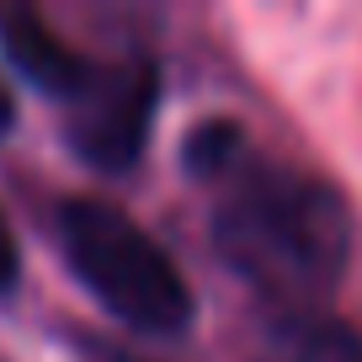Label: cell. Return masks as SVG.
I'll use <instances>...</instances> for the list:
<instances>
[{
  "label": "cell",
  "instance_id": "obj_1",
  "mask_svg": "<svg viewBox=\"0 0 362 362\" xmlns=\"http://www.w3.org/2000/svg\"><path fill=\"white\" fill-rule=\"evenodd\" d=\"M218 187L224 192L214 208V245L245 283L304 309L346 277L357 224L330 181L298 165L256 160L245 149L218 176Z\"/></svg>",
  "mask_w": 362,
  "mask_h": 362
},
{
  "label": "cell",
  "instance_id": "obj_2",
  "mask_svg": "<svg viewBox=\"0 0 362 362\" xmlns=\"http://www.w3.org/2000/svg\"><path fill=\"white\" fill-rule=\"evenodd\" d=\"M59 245L96 304L144 336H181L197 315V298L155 235L107 197L59 203Z\"/></svg>",
  "mask_w": 362,
  "mask_h": 362
},
{
  "label": "cell",
  "instance_id": "obj_3",
  "mask_svg": "<svg viewBox=\"0 0 362 362\" xmlns=\"http://www.w3.org/2000/svg\"><path fill=\"white\" fill-rule=\"evenodd\" d=\"M160 107V64L144 54L90 64L86 86L69 96V144L96 170H128L144 155L149 123Z\"/></svg>",
  "mask_w": 362,
  "mask_h": 362
},
{
  "label": "cell",
  "instance_id": "obj_4",
  "mask_svg": "<svg viewBox=\"0 0 362 362\" xmlns=\"http://www.w3.org/2000/svg\"><path fill=\"white\" fill-rule=\"evenodd\" d=\"M0 48H6V59H11L37 90L64 96V102L86 86L90 64H96V59H86L80 48H69L33 6H0Z\"/></svg>",
  "mask_w": 362,
  "mask_h": 362
},
{
  "label": "cell",
  "instance_id": "obj_5",
  "mask_svg": "<svg viewBox=\"0 0 362 362\" xmlns=\"http://www.w3.org/2000/svg\"><path fill=\"white\" fill-rule=\"evenodd\" d=\"M277 346L288 351V362H362V330L341 315L288 309L277 320Z\"/></svg>",
  "mask_w": 362,
  "mask_h": 362
},
{
  "label": "cell",
  "instance_id": "obj_6",
  "mask_svg": "<svg viewBox=\"0 0 362 362\" xmlns=\"http://www.w3.org/2000/svg\"><path fill=\"white\" fill-rule=\"evenodd\" d=\"M245 149H250L245 144V128L229 123V117H214V123H203L192 139H187V170H192V176L218 181L240 155H245Z\"/></svg>",
  "mask_w": 362,
  "mask_h": 362
},
{
  "label": "cell",
  "instance_id": "obj_7",
  "mask_svg": "<svg viewBox=\"0 0 362 362\" xmlns=\"http://www.w3.org/2000/svg\"><path fill=\"white\" fill-rule=\"evenodd\" d=\"M16 277H22V250H16V235L6 224V214H0V293H11Z\"/></svg>",
  "mask_w": 362,
  "mask_h": 362
},
{
  "label": "cell",
  "instance_id": "obj_8",
  "mask_svg": "<svg viewBox=\"0 0 362 362\" xmlns=\"http://www.w3.org/2000/svg\"><path fill=\"white\" fill-rule=\"evenodd\" d=\"M86 362H149V357H134L123 346H86Z\"/></svg>",
  "mask_w": 362,
  "mask_h": 362
},
{
  "label": "cell",
  "instance_id": "obj_9",
  "mask_svg": "<svg viewBox=\"0 0 362 362\" xmlns=\"http://www.w3.org/2000/svg\"><path fill=\"white\" fill-rule=\"evenodd\" d=\"M11 123H16V102H11V90L0 86V139L11 134Z\"/></svg>",
  "mask_w": 362,
  "mask_h": 362
}]
</instances>
